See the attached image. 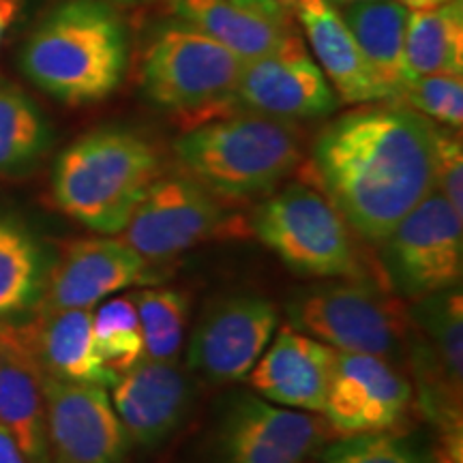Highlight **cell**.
Masks as SVG:
<instances>
[{"label":"cell","instance_id":"cell-29","mask_svg":"<svg viewBox=\"0 0 463 463\" xmlns=\"http://www.w3.org/2000/svg\"><path fill=\"white\" fill-rule=\"evenodd\" d=\"M399 101L425 118L461 129L463 123V80L461 75L433 73L414 75L403 84Z\"/></svg>","mask_w":463,"mask_h":463},{"label":"cell","instance_id":"cell-14","mask_svg":"<svg viewBox=\"0 0 463 463\" xmlns=\"http://www.w3.org/2000/svg\"><path fill=\"white\" fill-rule=\"evenodd\" d=\"M279 311L262 297L225 298L202 316L187 347V367L213 382L245 380L270 344Z\"/></svg>","mask_w":463,"mask_h":463},{"label":"cell","instance_id":"cell-16","mask_svg":"<svg viewBox=\"0 0 463 463\" xmlns=\"http://www.w3.org/2000/svg\"><path fill=\"white\" fill-rule=\"evenodd\" d=\"M112 403L127 436L153 449L181 427L191 405V382L176 363L142 358L112 386Z\"/></svg>","mask_w":463,"mask_h":463},{"label":"cell","instance_id":"cell-18","mask_svg":"<svg viewBox=\"0 0 463 463\" xmlns=\"http://www.w3.org/2000/svg\"><path fill=\"white\" fill-rule=\"evenodd\" d=\"M0 425L15 438L28 463H52L43 372L22 326L9 322L0 324Z\"/></svg>","mask_w":463,"mask_h":463},{"label":"cell","instance_id":"cell-39","mask_svg":"<svg viewBox=\"0 0 463 463\" xmlns=\"http://www.w3.org/2000/svg\"><path fill=\"white\" fill-rule=\"evenodd\" d=\"M52 463H61V461H52Z\"/></svg>","mask_w":463,"mask_h":463},{"label":"cell","instance_id":"cell-32","mask_svg":"<svg viewBox=\"0 0 463 463\" xmlns=\"http://www.w3.org/2000/svg\"><path fill=\"white\" fill-rule=\"evenodd\" d=\"M0 463H28L26 455L17 447L15 438L0 425Z\"/></svg>","mask_w":463,"mask_h":463},{"label":"cell","instance_id":"cell-3","mask_svg":"<svg viewBox=\"0 0 463 463\" xmlns=\"http://www.w3.org/2000/svg\"><path fill=\"white\" fill-rule=\"evenodd\" d=\"M187 176L222 200H249L275 191L300 164V133L289 120L236 112L206 120L174 144Z\"/></svg>","mask_w":463,"mask_h":463},{"label":"cell","instance_id":"cell-25","mask_svg":"<svg viewBox=\"0 0 463 463\" xmlns=\"http://www.w3.org/2000/svg\"><path fill=\"white\" fill-rule=\"evenodd\" d=\"M140 317L144 358L176 363L191 316V300L181 289L148 288L129 294Z\"/></svg>","mask_w":463,"mask_h":463},{"label":"cell","instance_id":"cell-23","mask_svg":"<svg viewBox=\"0 0 463 463\" xmlns=\"http://www.w3.org/2000/svg\"><path fill=\"white\" fill-rule=\"evenodd\" d=\"M405 69L408 80L433 73L463 75L461 0L410 11L405 28Z\"/></svg>","mask_w":463,"mask_h":463},{"label":"cell","instance_id":"cell-15","mask_svg":"<svg viewBox=\"0 0 463 463\" xmlns=\"http://www.w3.org/2000/svg\"><path fill=\"white\" fill-rule=\"evenodd\" d=\"M328 433L322 416L247 395L225 419L223 457L225 463H305Z\"/></svg>","mask_w":463,"mask_h":463},{"label":"cell","instance_id":"cell-1","mask_svg":"<svg viewBox=\"0 0 463 463\" xmlns=\"http://www.w3.org/2000/svg\"><path fill=\"white\" fill-rule=\"evenodd\" d=\"M436 125L412 108L367 103L324 129L314 144L324 195L363 239L382 242L436 189Z\"/></svg>","mask_w":463,"mask_h":463},{"label":"cell","instance_id":"cell-17","mask_svg":"<svg viewBox=\"0 0 463 463\" xmlns=\"http://www.w3.org/2000/svg\"><path fill=\"white\" fill-rule=\"evenodd\" d=\"M333 363L331 345L292 326H283L247 378L266 402L305 412H322Z\"/></svg>","mask_w":463,"mask_h":463},{"label":"cell","instance_id":"cell-8","mask_svg":"<svg viewBox=\"0 0 463 463\" xmlns=\"http://www.w3.org/2000/svg\"><path fill=\"white\" fill-rule=\"evenodd\" d=\"M382 242V264L399 297L420 300L459 288L463 215L438 189L416 204Z\"/></svg>","mask_w":463,"mask_h":463},{"label":"cell","instance_id":"cell-19","mask_svg":"<svg viewBox=\"0 0 463 463\" xmlns=\"http://www.w3.org/2000/svg\"><path fill=\"white\" fill-rule=\"evenodd\" d=\"M294 14L317 58V67L341 101L354 106L391 101L337 7L328 0H298Z\"/></svg>","mask_w":463,"mask_h":463},{"label":"cell","instance_id":"cell-21","mask_svg":"<svg viewBox=\"0 0 463 463\" xmlns=\"http://www.w3.org/2000/svg\"><path fill=\"white\" fill-rule=\"evenodd\" d=\"M172 9L183 24L222 43L241 61L270 54L297 33L289 15L262 14L232 0H172Z\"/></svg>","mask_w":463,"mask_h":463},{"label":"cell","instance_id":"cell-10","mask_svg":"<svg viewBox=\"0 0 463 463\" xmlns=\"http://www.w3.org/2000/svg\"><path fill=\"white\" fill-rule=\"evenodd\" d=\"M339 106L337 92L316 58L294 33L270 54L245 61L234 92V109L279 120L324 118Z\"/></svg>","mask_w":463,"mask_h":463},{"label":"cell","instance_id":"cell-31","mask_svg":"<svg viewBox=\"0 0 463 463\" xmlns=\"http://www.w3.org/2000/svg\"><path fill=\"white\" fill-rule=\"evenodd\" d=\"M433 178L436 189L463 215V148L453 129H438L433 146Z\"/></svg>","mask_w":463,"mask_h":463},{"label":"cell","instance_id":"cell-28","mask_svg":"<svg viewBox=\"0 0 463 463\" xmlns=\"http://www.w3.org/2000/svg\"><path fill=\"white\" fill-rule=\"evenodd\" d=\"M92 335L103 364L116 375L144 358L140 317L129 294L99 303L92 314Z\"/></svg>","mask_w":463,"mask_h":463},{"label":"cell","instance_id":"cell-12","mask_svg":"<svg viewBox=\"0 0 463 463\" xmlns=\"http://www.w3.org/2000/svg\"><path fill=\"white\" fill-rule=\"evenodd\" d=\"M412 403V384L389 358L335 350L322 419L339 436L391 431Z\"/></svg>","mask_w":463,"mask_h":463},{"label":"cell","instance_id":"cell-38","mask_svg":"<svg viewBox=\"0 0 463 463\" xmlns=\"http://www.w3.org/2000/svg\"><path fill=\"white\" fill-rule=\"evenodd\" d=\"M114 3H137V0H114Z\"/></svg>","mask_w":463,"mask_h":463},{"label":"cell","instance_id":"cell-6","mask_svg":"<svg viewBox=\"0 0 463 463\" xmlns=\"http://www.w3.org/2000/svg\"><path fill=\"white\" fill-rule=\"evenodd\" d=\"M242 62L222 43L178 22L150 43L142 65V90L165 112L206 118L234 108Z\"/></svg>","mask_w":463,"mask_h":463},{"label":"cell","instance_id":"cell-35","mask_svg":"<svg viewBox=\"0 0 463 463\" xmlns=\"http://www.w3.org/2000/svg\"><path fill=\"white\" fill-rule=\"evenodd\" d=\"M397 3H402L403 7L410 11H419V9L439 7V5H447L450 0H397Z\"/></svg>","mask_w":463,"mask_h":463},{"label":"cell","instance_id":"cell-9","mask_svg":"<svg viewBox=\"0 0 463 463\" xmlns=\"http://www.w3.org/2000/svg\"><path fill=\"white\" fill-rule=\"evenodd\" d=\"M228 228L223 206L187 174L157 176L118 239L150 264L167 262Z\"/></svg>","mask_w":463,"mask_h":463},{"label":"cell","instance_id":"cell-24","mask_svg":"<svg viewBox=\"0 0 463 463\" xmlns=\"http://www.w3.org/2000/svg\"><path fill=\"white\" fill-rule=\"evenodd\" d=\"M43 279L42 249L28 230L0 219V324L37 307Z\"/></svg>","mask_w":463,"mask_h":463},{"label":"cell","instance_id":"cell-5","mask_svg":"<svg viewBox=\"0 0 463 463\" xmlns=\"http://www.w3.org/2000/svg\"><path fill=\"white\" fill-rule=\"evenodd\" d=\"M251 228L289 270L322 279L361 275L350 225L320 191L294 183L256 208Z\"/></svg>","mask_w":463,"mask_h":463},{"label":"cell","instance_id":"cell-7","mask_svg":"<svg viewBox=\"0 0 463 463\" xmlns=\"http://www.w3.org/2000/svg\"><path fill=\"white\" fill-rule=\"evenodd\" d=\"M289 326L339 352L397 356L408 345V320L399 300L363 281H326L300 292L288 305Z\"/></svg>","mask_w":463,"mask_h":463},{"label":"cell","instance_id":"cell-33","mask_svg":"<svg viewBox=\"0 0 463 463\" xmlns=\"http://www.w3.org/2000/svg\"><path fill=\"white\" fill-rule=\"evenodd\" d=\"M20 7L22 0H0V43H3V37L11 26V22L20 14Z\"/></svg>","mask_w":463,"mask_h":463},{"label":"cell","instance_id":"cell-26","mask_svg":"<svg viewBox=\"0 0 463 463\" xmlns=\"http://www.w3.org/2000/svg\"><path fill=\"white\" fill-rule=\"evenodd\" d=\"M50 146V127L34 101L0 80V172L33 164Z\"/></svg>","mask_w":463,"mask_h":463},{"label":"cell","instance_id":"cell-11","mask_svg":"<svg viewBox=\"0 0 463 463\" xmlns=\"http://www.w3.org/2000/svg\"><path fill=\"white\" fill-rule=\"evenodd\" d=\"M161 275L118 236L82 239L62 249L45 273L34 311L95 309L114 294L159 283Z\"/></svg>","mask_w":463,"mask_h":463},{"label":"cell","instance_id":"cell-22","mask_svg":"<svg viewBox=\"0 0 463 463\" xmlns=\"http://www.w3.org/2000/svg\"><path fill=\"white\" fill-rule=\"evenodd\" d=\"M339 14L389 92L391 101H399L403 84L408 82L405 28L410 9L397 0H363L339 7Z\"/></svg>","mask_w":463,"mask_h":463},{"label":"cell","instance_id":"cell-20","mask_svg":"<svg viewBox=\"0 0 463 463\" xmlns=\"http://www.w3.org/2000/svg\"><path fill=\"white\" fill-rule=\"evenodd\" d=\"M22 331L39 367L50 378L90 382L108 391L118 378L103 364L97 350L90 309L37 311Z\"/></svg>","mask_w":463,"mask_h":463},{"label":"cell","instance_id":"cell-13","mask_svg":"<svg viewBox=\"0 0 463 463\" xmlns=\"http://www.w3.org/2000/svg\"><path fill=\"white\" fill-rule=\"evenodd\" d=\"M52 461L125 463L131 439L106 386L43 373Z\"/></svg>","mask_w":463,"mask_h":463},{"label":"cell","instance_id":"cell-2","mask_svg":"<svg viewBox=\"0 0 463 463\" xmlns=\"http://www.w3.org/2000/svg\"><path fill=\"white\" fill-rule=\"evenodd\" d=\"M129 33L101 0H69L39 24L22 52L33 84L69 106L106 99L123 82Z\"/></svg>","mask_w":463,"mask_h":463},{"label":"cell","instance_id":"cell-30","mask_svg":"<svg viewBox=\"0 0 463 463\" xmlns=\"http://www.w3.org/2000/svg\"><path fill=\"white\" fill-rule=\"evenodd\" d=\"M322 463H425L420 455L391 433H358L335 442L322 457Z\"/></svg>","mask_w":463,"mask_h":463},{"label":"cell","instance_id":"cell-27","mask_svg":"<svg viewBox=\"0 0 463 463\" xmlns=\"http://www.w3.org/2000/svg\"><path fill=\"white\" fill-rule=\"evenodd\" d=\"M416 314L431 339L438 373H442L450 391L461 395L463 298L459 288L420 298Z\"/></svg>","mask_w":463,"mask_h":463},{"label":"cell","instance_id":"cell-36","mask_svg":"<svg viewBox=\"0 0 463 463\" xmlns=\"http://www.w3.org/2000/svg\"><path fill=\"white\" fill-rule=\"evenodd\" d=\"M270 3L277 5L281 11H286V14H294V7H297L298 0H270Z\"/></svg>","mask_w":463,"mask_h":463},{"label":"cell","instance_id":"cell-37","mask_svg":"<svg viewBox=\"0 0 463 463\" xmlns=\"http://www.w3.org/2000/svg\"><path fill=\"white\" fill-rule=\"evenodd\" d=\"M328 3L333 5V7H345V5H352V3H363V0H328Z\"/></svg>","mask_w":463,"mask_h":463},{"label":"cell","instance_id":"cell-34","mask_svg":"<svg viewBox=\"0 0 463 463\" xmlns=\"http://www.w3.org/2000/svg\"><path fill=\"white\" fill-rule=\"evenodd\" d=\"M232 3L241 5V7L262 11V14H270V15H289V14H286V11H281L279 7H277V5L270 3V0H232Z\"/></svg>","mask_w":463,"mask_h":463},{"label":"cell","instance_id":"cell-4","mask_svg":"<svg viewBox=\"0 0 463 463\" xmlns=\"http://www.w3.org/2000/svg\"><path fill=\"white\" fill-rule=\"evenodd\" d=\"M159 176L155 148L127 129H97L62 150L52 195L65 215L101 236H118Z\"/></svg>","mask_w":463,"mask_h":463}]
</instances>
